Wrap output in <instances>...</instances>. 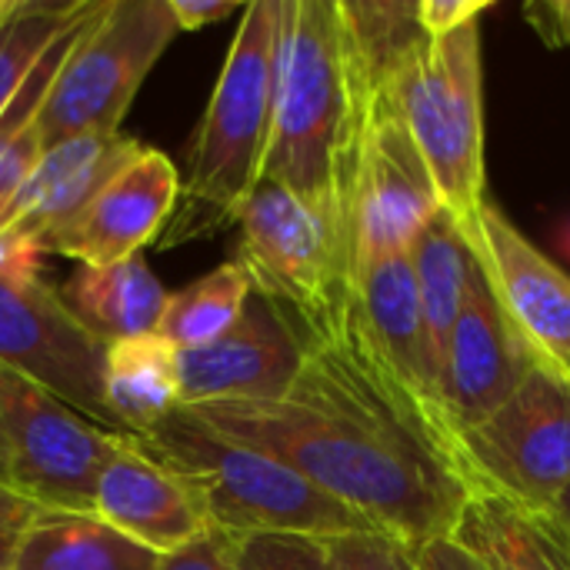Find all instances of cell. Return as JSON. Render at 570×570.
I'll return each instance as SVG.
<instances>
[{
    "mask_svg": "<svg viewBox=\"0 0 570 570\" xmlns=\"http://www.w3.org/2000/svg\"><path fill=\"white\" fill-rule=\"evenodd\" d=\"M180 411L287 464L407 544L451 534L478 491L461 434L384 364L354 311L307 337L304 364L281 401H210Z\"/></svg>",
    "mask_w": 570,
    "mask_h": 570,
    "instance_id": "cell-1",
    "label": "cell"
},
{
    "mask_svg": "<svg viewBox=\"0 0 570 570\" xmlns=\"http://www.w3.org/2000/svg\"><path fill=\"white\" fill-rule=\"evenodd\" d=\"M361 94L364 73L341 0H284L274 127L261 184L284 187L351 227Z\"/></svg>",
    "mask_w": 570,
    "mask_h": 570,
    "instance_id": "cell-2",
    "label": "cell"
},
{
    "mask_svg": "<svg viewBox=\"0 0 570 570\" xmlns=\"http://www.w3.org/2000/svg\"><path fill=\"white\" fill-rule=\"evenodd\" d=\"M284 0H250L187 147L180 200L160 247L214 237L234 224L264 177L274 127Z\"/></svg>",
    "mask_w": 570,
    "mask_h": 570,
    "instance_id": "cell-3",
    "label": "cell"
},
{
    "mask_svg": "<svg viewBox=\"0 0 570 570\" xmlns=\"http://www.w3.org/2000/svg\"><path fill=\"white\" fill-rule=\"evenodd\" d=\"M137 441L197 494L210 528L217 531H291L314 538L381 531L287 464L204 428L187 411L170 414Z\"/></svg>",
    "mask_w": 570,
    "mask_h": 570,
    "instance_id": "cell-4",
    "label": "cell"
},
{
    "mask_svg": "<svg viewBox=\"0 0 570 570\" xmlns=\"http://www.w3.org/2000/svg\"><path fill=\"white\" fill-rule=\"evenodd\" d=\"M391 87L444 210L468 227L488 200L481 20L451 37L421 33L397 57Z\"/></svg>",
    "mask_w": 570,
    "mask_h": 570,
    "instance_id": "cell-5",
    "label": "cell"
},
{
    "mask_svg": "<svg viewBox=\"0 0 570 570\" xmlns=\"http://www.w3.org/2000/svg\"><path fill=\"white\" fill-rule=\"evenodd\" d=\"M237 264L250 291L287 314L304 337L337 327L351 311L354 234L334 214L261 184L240 214Z\"/></svg>",
    "mask_w": 570,
    "mask_h": 570,
    "instance_id": "cell-6",
    "label": "cell"
},
{
    "mask_svg": "<svg viewBox=\"0 0 570 570\" xmlns=\"http://www.w3.org/2000/svg\"><path fill=\"white\" fill-rule=\"evenodd\" d=\"M180 33L170 0H110L63 60L37 130L43 150L77 137H120V124Z\"/></svg>",
    "mask_w": 570,
    "mask_h": 570,
    "instance_id": "cell-7",
    "label": "cell"
},
{
    "mask_svg": "<svg viewBox=\"0 0 570 570\" xmlns=\"http://www.w3.org/2000/svg\"><path fill=\"white\" fill-rule=\"evenodd\" d=\"M354 50L364 73L361 124L351 167L354 261L411 254L417 234L434 220L438 210H444V204L394 100L391 70L397 60L371 57L357 43Z\"/></svg>",
    "mask_w": 570,
    "mask_h": 570,
    "instance_id": "cell-8",
    "label": "cell"
},
{
    "mask_svg": "<svg viewBox=\"0 0 570 570\" xmlns=\"http://www.w3.org/2000/svg\"><path fill=\"white\" fill-rule=\"evenodd\" d=\"M461 448L478 488L548 511L570 488V364L544 354Z\"/></svg>",
    "mask_w": 570,
    "mask_h": 570,
    "instance_id": "cell-9",
    "label": "cell"
},
{
    "mask_svg": "<svg viewBox=\"0 0 570 570\" xmlns=\"http://www.w3.org/2000/svg\"><path fill=\"white\" fill-rule=\"evenodd\" d=\"M0 424L10 448V484L43 511H90L100 471L124 444L37 381L0 367Z\"/></svg>",
    "mask_w": 570,
    "mask_h": 570,
    "instance_id": "cell-10",
    "label": "cell"
},
{
    "mask_svg": "<svg viewBox=\"0 0 570 570\" xmlns=\"http://www.w3.org/2000/svg\"><path fill=\"white\" fill-rule=\"evenodd\" d=\"M104 347L50 284L0 277V367L37 381L87 421L120 431L100 391Z\"/></svg>",
    "mask_w": 570,
    "mask_h": 570,
    "instance_id": "cell-11",
    "label": "cell"
},
{
    "mask_svg": "<svg viewBox=\"0 0 570 570\" xmlns=\"http://www.w3.org/2000/svg\"><path fill=\"white\" fill-rule=\"evenodd\" d=\"M544 354L511 321L481 264L441 361V404L458 434L488 421Z\"/></svg>",
    "mask_w": 570,
    "mask_h": 570,
    "instance_id": "cell-12",
    "label": "cell"
},
{
    "mask_svg": "<svg viewBox=\"0 0 570 570\" xmlns=\"http://www.w3.org/2000/svg\"><path fill=\"white\" fill-rule=\"evenodd\" d=\"M307 354L304 331L261 294L217 341L177 351L180 407L210 401H281Z\"/></svg>",
    "mask_w": 570,
    "mask_h": 570,
    "instance_id": "cell-13",
    "label": "cell"
},
{
    "mask_svg": "<svg viewBox=\"0 0 570 570\" xmlns=\"http://www.w3.org/2000/svg\"><path fill=\"white\" fill-rule=\"evenodd\" d=\"M461 230L511 321L541 354L570 364V271L554 264L494 197Z\"/></svg>",
    "mask_w": 570,
    "mask_h": 570,
    "instance_id": "cell-14",
    "label": "cell"
},
{
    "mask_svg": "<svg viewBox=\"0 0 570 570\" xmlns=\"http://www.w3.org/2000/svg\"><path fill=\"white\" fill-rule=\"evenodd\" d=\"M180 200V174L157 147L137 154L100 187L87 210L57 237L50 254L70 257L80 267H110L137 257L164 237Z\"/></svg>",
    "mask_w": 570,
    "mask_h": 570,
    "instance_id": "cell-15",
    "label": "cell"
},
{
    "mask_svg": "<svg viewBox=\"0 0 570 570\" xmlns=\"http://www.w3.org/2000/svg\"><path fill=\"white\" fill-rule=\"evenodd\" d=\"M351 311L374 351L407 384V391L448 421L441 404L438 354L424 324L411 254L354 261Z\"/></svg>",
    "mask_w": 570,
    "mask_h": 570,
    "instance_id": "cell-16",
    "label": "cell"
},
{
    "mask_svg": "<svg viewBox=\"0 0 570 570\" xmlns=\"http://www.w3.org/2000/svg\"><path fill=\"white\" fill-rule=\"evenodd\" d=\"M90 514L164 558L210 531L197 494L150 458L137 434H124V444L100 471Z\"/></svg>",
    "mask_w": 570,
    "mask_h": 570,
    "instance_id": "cell-17",
    "label": "cell"
},
{
    "mask_svg": "<svg viewBox=\"0 0 570 570\" xmlns=\"http://www.w3.org/2000/svg\"><path fill=\"white\" fill-rule=\"evenodd\" d=\"M130 137H77L43 150L33 174L0 214V237L50 254L57 237L87 210L100 187L137 154Z\"/></svg>",
    "mask_w": 570,
    "mask_h": 570,
    "instance_id": "cell-18",
    "label": "cell"
},
{
    "mask_svg": "<svg viewBox=\"0 0 570 570\" xmlns=\"http://www.w3.org/2000/svg\"><path fill=\"white\" fill-rule=\"evenodd\" d=\"M488 570H570V538L544 511L478 488L451 531Z\"/></svg>",
    "mask_w": 570,
    "mask_h": 570,
    "instance_id": "cell-19",
    "label": "cell"
},
{
    "mask_svg": "<svg viewBox=\"0 0 570 570\" xmlns=\"http://www.w3.org/2000/svg\"><path fill=\"white\" fill-rule=\"evenodd\" d=\"M57 294L77 324L100 344L157 334L170 301V291L154 277L140 254L110 267H80Z\"/></svg>",
    "mask_w": 570,
    "mask_h": 570,
    "instance_id": "cell-20",
    "label": "cell"
},
{
    "mask_svg": "<svg viewBox=\"0 0 570 570\" xmlns=\"http://www.w3.org/2000/svg\"><path fill=\"white\" fill-rule=\"evenodd\" d=\"M160 561L90 511H40L17 534L7 570H157Z\"/></svg>",
    "mask_w": 570,
    "mask_h": 570,
    "instance_id": "cell-21",
    "label": "cell"
},
{
    "mask_svg": "<svg viewBox=\"0 0 570 570\" xmlns=\"http://www.w3.org/2000/svg\"><path fill=\"white\" fill-rule=\"evenodd\" d=\"M100 391L120 431L137 438L147 434L180 411L177 347L160 334H140L107 344Z\"/></svg>",
    "mask_w": 570,
    "mask_h": 570,
    "instance_id": "cell-22",
    "label": "cell"
},
{
    "mask_svg": "<svg viewBox=\"0 0 570 570\" xmlns=\"http://www.w3.org/2000/svg\"><path fill=\"white\" fill-rule=\"evenodd\" d=\"M411 264H414L424 324H428V334H431V344L438 354V371H441L444 347H448L451 331L464 311L471 277L478 271V257H474L461 224L448 210H438L434 220L417 234V240L411 247Z\"/></svg>",
    "mask_w": 570,
    "mask_h": 570,
    "instance_id": "cell-23",
    "label": "cell"
},
{
    "mask_svg": "<svg viewBox=\"0 0 570 570\" xmlns=\"http://www.w3.org/2000/svg\"><path fill=\"white\" fill-rule=\"evenodd\" d=\"M250 294L254 291H250L244 267L237 261H227L214 267L210 274L197 277L194 284L170 294L157 334L170 341L177 351L204 347L224 337L240 321Z\"/></svg>",
    "mask_w": 570,
    "mask_h": 570,
    "instance_id": "cell-24",
    "label": "cell"
},
{
    "mask_svg": "<svg viewBox=\"0 0 570 570\" xmlns=\"http://www.w3.org/2000/svg\"><path fill=\"white\" fill-rule=\"evenodd\" d=\"M87 0H17L0 23V114Z\"/></svg>",
    "mask_w": 570,
    "mask_h": 570,
    "instance_id": "cell-25",
    "label": "cell"
},
{
    "mask_svg": "<svg viewBox=\"0 0 570 570\" xmlns=\"http://www.w3.org/2000/svg\"><path fill=\"white\" fill-rule=\"evenodd\" d=\"M234 570H337L331 554V538L291 534V531H257L227 534Z\"/></svg>",
    "mask_w": 570,
    "mask_h": 570,
    "instance_id": "cell-26",
    "label": "cell"
},
{
    "mask_svg": "<svg viewBox=\"0 0 570 570\" xmlns=\"http://www.w3.org/2000/svg\"><path fill=\"white\" fill-rule=\"evenodd\" d=\"M331 554L337 570H417L414 544L387 531L331 538Z\"/></svg>",
    "mask_w": 570,
    "mask_h": 570,
    "instance_id": "cell-27",
    "label": "cell"
},
{
    "mask_svg": "<svg viewBox=\"0 0 570 570\" xmlns=\"http://www.w3.org/2000/svg\"><path fill=\"white\" fill-rule=\"evenodd\" d=\"M494 0H417V23L428 37H451L478 23Z\"/></svg>",
    "mask_w": 570,
    "mask_h": 570,
    "instance_id": "cell-28",
    "label": "cell"
},
{
    "mask_svg": "<svg viewBox=\"0 0 570 570\" xmlns=\"http://www.w3.org/2000/svg\"><path fill=\"white\" fill-rule=\"evenodd\" d=\"M157 570H234L230 568V544H227V531L210 528L207 534H200L197 541H190L187 548L167 554Z\"/></svg>",
    "mask_w": 570,
    "mask_h": 570,
    "instance_id": "cell-29",
    "label": "cell"
},
{
    "mask_svg": "<svg viewBox=\"0 0 570 570\" xmlns=\"http://www.w3.org/2000/svg\"><path fill=\"white\" fill-rule=\"evenodd\" d=\"M414 564L417 570H488L478 561V554H471L454 534L414 544Z\"/></svg>",
    "mask_w": 570,
    "mask_h": 570,
    "instance_id": "cell-30",
    "label": "cell"
},
{
    "mask_svg": "<svg viewBox=\"0 0 570 570\" xmlns=\"http://www.w3.org/2000/svg\"><path fill=\"white\" fill-rule=\"evenodd\" d=\"M528 23L548 47L570 43V0H538L524 7Z\"/></svg>",
    "mask_w": 570,
    "mask_h": 570,
    "instance_id": "cell-31",
    "label": "cell"
},
{
    "mask_svg": "<svg viewBox=\"0 0 570 570\" xmlns=\"http://www.w3.org/2000/svg\"><path fill=\"white\" fill-rule=\"evenodd\" d=\"M170 10H174L180 30H200L207 23L227 20L230 13H240L244 3H237V0H170Z\"/></svg>",
    "mask_w": 570,
    "mask_h": 570,
    "instance_id": "cell-32",
    "label": "cell"
},
{
    "mask_svg": "<svg viewBox=\"0 0 570 570\" xmlns=\"http://www.w3.org/2000/svg\"><path fill=\"white\" fill-rule=\"evenodd\" d=\"M43 508L20 494L13 484L0 481V534H20Z\"/></svg>",
    "mask_w": 570,
    "mask_h": 570,
    "instance_id": "cell-33",
    "label": "cell"
},
{
    "mask_svg": "<svg viewBox=\"0 0 570 570\" xmlns=\"http://www.w3.org/2000/svg\"><path fill=\"white\" fill-rule=\"evenodd\" d=\"M544 514H551V521H554V524H558V528H561V531L570 538V488L561 494V498H558V501H554V504H551V508H548V511H544Z\"/></svg>",
    "mask_w": 570,
    "mask_h": 570,
    "instance_id": "cell-34",
    "label": "cell"
},
{
    "mask_svg": "<svg viewBox=\"0 0 570 570\" xmlns=\"http://www.w3.org/2000/svg\"><path fill=\"white\" fill-rule=\"evenodd\" d=\"M0 481H7V484H10V448H7L3 424H0Z\"/></svg>",
    "mask_w": 570,
    "mask_h": 570,
    "instance_id": "cell-35",
    "label": "cell"
},
{
    "mask_svg": "<svg viewBox=\"0 0 570 570\" xmlns=\"http://www.w3.org/2000/svg\"><path fill=\"white\" fill-rule=\"evenodd\" d=\"M13 541H17V534H0V570H7V564H10Z\"/></svg>",
    "mask_w": 570,
    "mask_h": 570,
    "instance_id": "cell-36",
    "label": "cell"
},
{
    "mask_svg": "<svg viewBox=\"0 0 570 570\" xmlns=\"http://www.w3.org/2000/svg\"><path fill=\"white\" fill-rule=\"evenodd\" d=\"M561 250L568 254V261H570V224L561 230Z\"/></svg>",
    "mask_w": 570,
    "mask_h": 570,
    "instance_id": "cell-37",
    "label": "cell"
},
{
    "mask_svg": "<svg viewBox=\"0 0 570 570\" xmlns=\"http://www.w3.org/2000/svg\"><path fill=\"white\" fill-rule=\"evenodd\" d=\"M13 3H17V0H0V23L7 20V13L13 10Z\"/></svg>",
    "mask_w": 570,
    "mask_h": 570,
    "instance_id": "cell-38",
    "label": "cell"
}]
</instances>
